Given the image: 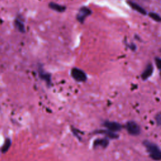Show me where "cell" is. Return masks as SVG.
<instances>
[{
  "mask_svg": "<svg viewBox=\"0 0 161 161\" xmlns=\"http://www.w3.org/2000/svg\"><path fill=\"white\" fill-rule=\"evenodd\" d=\"M144 145L147 150L150 157L155 160H160L161 159V152L159 147L149 141H145Z\"/></svg>",
  "mask_w": 161,
  "mask_h": 161,
  "instance_id": "1",
  "label": "cell"
},
{
  "mask_svg": "<svg viewBox=\"0 0 161 161\" xmlns=\"http://www.w3.org/2000/svg\"><path fill=\"white\" fill-rule=\"evenodd\" d=\"M92 14V11L86 6H83L79 9L76 15L77 20L80 23H83L86 18Z\"/></svg>",
  "mask_w": 161,
  "mask_h": 161,
  "instance_id": "2",
  "label": "cell"
},
{
  "mask_svg": "<svg viewBox=\"0 0 161 161\" xmlns=\"http://www.w3.org/2000/svg\"><path fill=\"white\" fill-rule=\"evenodd\" d=\"M71 75L78 82H84L87 79L86 75L83 70L75 68L71 70Z\"/></svg>",
  "mask_w": 161,
  "mask_h": 161,
  "instance_id": "3",
  "label": "cell"
},
{
  "mask_svg": "<svg viewBox=\"0 0 161 161\" xmlns=\"http://www.w3.org/2000/svg\"><path fill=\"white\" fill-rule=\"evenodd\" d=\"M126 129L132 135H138L140 133V128L136 122L130 121L126 124Z\"/></svg>",
  "mask_w": 161,
  "mask_h": 161,
  "instance_id": "4",
  "label": "cell"
},
{
  "mask_svg": "<svg viewBox=\"0 0 161 161\" xmlns=\"http://www.w3.org/2000/svg\"><path fill=\"white\" fill-rule=\"evenodd\" d=\"M104 125L111 132H118L121 129V126L116 122L106 121L104 124Z\"/></svg>",
  "mask_w": 161,
  "mask_h": 161,
  "instance_id": "5",
  "label": "cell"
},
{
  "mask_svg": "<svg viewBox=\"0 0 161 161\" xmlns=\"http://www.w3.org/2000/svg\"><path fill=\"white\" fill-rule=\"evenodd\" d=\"M127 3L129 4V5L134 10H135L136 12H139V13L142 14V15H147V12L145 9H144L142 7L140 6L139 4H138L136 3H134L133 1H128Z\"/></svg>",
  "mask_w": 161,
  "mask_h": 161,
  "instance_id": "6",
  "label": "cell"
},
{
  "mask_svg": "<svg viewBox=\"0 0 161 161\" xmlns=\"http://www.w3.org/2000/svg\"><path fill=\"white\" fill-rule=\"evenodd\" d=\"M154 71V67L152 64H149L145 68L144 70V71L143 72L142 74V78L144 80L147 79L150 76H151V75L152 74Z\"/></svg>",
  "mask_w": 161,
  "mask_h": 161,
  "instance_id": "7",
  "label": "cell"
},
{
  "mask_svg": "<svg viewBox=\"0 0 161 161\" xmlns=\"http://www.w3.org/2000/svg\"><path fill=\"white\" fill-rule=\"evenodd\" d=\"M49 6L50 8H51L53 10L59 12V13H63L64 12L66 9V7L63 5H60L59 4H57L55 3L51 2L49 4Z\"/></svg>",
  "mask_w": 161,
  "mask_h": 161,
  "instance_id": "8",
  "label": "cell"
},
{
  "mask_svg": "<svg viewBox=\"0 0 161 161\" xmlns=\"http://www.w3.org/2000/svg\"><path fill=\"white\" fill-rule=\"evenodd\" d=\"M14 24H15V27L17 28V30L21 33L25 32V27L24 25V23L23 22L20 20L19 18H16L15 22H14Z\"/></svg>",
  "mask_w": 161,
  "mask_h": 161,
  "instance_id": "9",
  "label": "cell"
},
{
  "mask_svg": "<svg viewBox=\"0 0 161 161\" xmlns=\"http://www.w3.org/2000/svg\"><path fill=\"white\" fill-rule=\"evenodd\" d=\"M109 144V141L107 139H97L94 142V146H101L103 148H105L108 146Z\"/></svg>",
  "mask_w": 161,
  "mask_h": 161,
  "instance_id": "10",
  "label": "cell"
},
{
  "mask_svg": "<svg viewBox=\"0 0 161 161\" xmlns=\"http://www.w3.org/2000/svg\"><path fill=\"white\" fill-rule=\"evenodd\" d=\"M39 75L41 79H44L45 80L47 84H50L51 83V78H50V75L48 73H46L43 71V70L42 69H39Z\"/></svg>",
  "mask_w": 161,
  "mask_h": 161,
  "instance_id": "11",
  "label": "cell"
},
{
  "mask_svg": "<svg viewBox=\"0 0 161 161\" xmlns=\"http://www.w3.org/2000/svg\"><path fill=\"white\" fill-rule=\"evenodd\" d=\"M11 144H12L11 140L9 139H6L5 142H4L3 147H2L1 151H2L3 153H6L7 152V151L9 150V147H10Z\"/></svg>",
  "mask_w": 161,
  "mask_h": 161,
  "instance_id": "12",
  "label": "cell"
},
{
  "mask_svg": "<svg viewBox=\"0 0 161 161\" xmlns=\"http://www.w3.org/2000/svg\"><path fill=\"white\" fill-rule=\"evenodd\" d=\"M149 16L150 18H152V20H154L155 22H160V21H161V18L157 13H154V12H150L149 13Z\"/></svg>",
  "mask_w": 161,
  "mask_h": 161,
  "instance_id": "13",
  "label": "cell"
},
{
  "mask_svg": "<svg viewBox=\"0 0 161 161\" xmlns=\"http://www.w3.org/2000/svg\"><path fill=\"white\" fill-rule=\"evenodd\" d=\"M155 63H156V65H157L158 69H160V64H161V60H160V59L159 58H155Z\"/></svg>",
  "mask_w": 161,
  "mask_h": 161,
  "instance_id": "14",
  "label": "cell"
},
{
  "mask_svg": "<svg viewBox=\"0 0 161 161\" xmlns=\"http://www.w3.org/2000/svg\"><path fill=\"white\" fill-rule=\"evenodd\" d=\"M128 47H129V48H130L131 50H135L136 49H137L136 45H135L134 44H133V43H132V44H129V45H128Z\"/></svg>",
  "mask_w": 161,
  "mask_h": 161,
  "instance_id": "15",
  "label": "cell"
},
{
  "mask_svg": "<svg viewBox=\"0 0 161 161\" xmlns=\"http://www.w3.org/2000/svg\"><path fill=\"white\" fill-rule=\"evenodd\" d=\"M156 120L157 121L158 125H160V114H158L157 116H156Z\"/></svg>",
  "mask_w": 161,
  "mask_h": 161,
  "instance_id": "16",
  "label": "cell"
}]
</instances>
